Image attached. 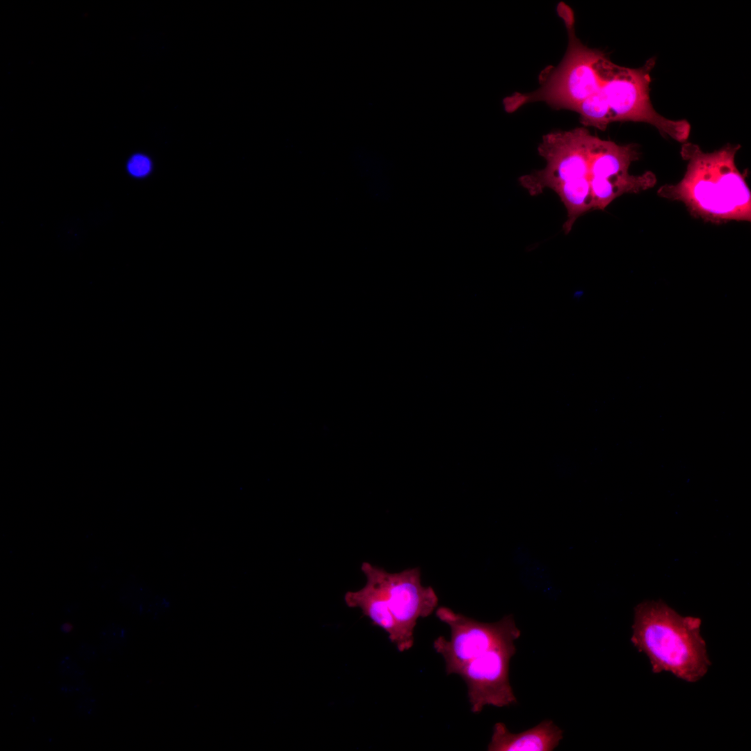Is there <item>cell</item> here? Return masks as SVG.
<instances>
[{
    "mask_svg": "<svg viewBox=\"0 0 751 751\" xmlns=\"http://www.w3.org/2000/svg\"><path fill=\"white\" fill-rule=\"evenodd\" d=\"M741 148L728 143L704 152L695 143H682L680 154L686 161L681 179L665 184L658 195L683 203L694 217L713 223L751 220V192L736 163Z\"/></svg>",
    "mask_w": 751,
    "mask_h": 751,
    "instance_id": "cell-1",
    "label": "cell"
},
{
    "mask_svg": "<svg viewBox=\"0 0 751 751\" xmlns=\"http://www.w3.org/2000/svg\"><path fill=\"white\" fill-rule=\"evenodd\" d=\"M361 570L366 583L345 594L346 604L360 608L373 625L385 631L399 652L410 649L418 619L430 615L438 606L435 591L421 584L419 567L390 573L364 562Z\"/></svg>",
    "mask_w": 751,
    "mask_h": 751,
    "instance_id": "cell-2",
    "label": "cell"
},
{
    "mask_svg": "<svg viewBox=\"0 0 751 751\" xmlns=\"http://www.w3.org/2000/svg\"><path fill=\"white\" fill-rule=\"evenodd\" d=\"M701 623L699 617L682 616L661 600L645 601L634 609L631 641L647 656L654 673L669 672L697 682L711 664Z\"/></svg>",
    "mask_w": 751,
    "mask_h": 751,
    "instance_id": "cell-3",
    "label": "cell"
},
{
    "mask_svg": "<svg viewBox=\"0 0 751 751\" xmlns=\"http://www.w3.org/2000/svg\"><path fill=\"white\" fill-rule=\"evenodd\" d=\"M594 136L584 127L545 134L538 147L545 166L519 179L532 196L546 189L554 191L564 204L570 222L592 209L589 163Z\"/></svg>",
    "mask_w": 751,
    "mask_h": 751,
    "instance_id": "cell-4",
    "label": "cell"
},
{
    "mask_svg": "<svg viewBox=\"0 0 751 751\" xmlns=\"http://www.w3.org/2000/svg\"><path fill=\"white\" fill-rule=\"evenodd\" d=\"M557 11L567 33L565 54L558 65L542 72L538 89L526 93L516 92L505 97L503 106L507 113L538 102H544L555 109L574 111L583 101L600 89L601 81L595 63L604 52L586 46L578 38L574 14L569 6L561 2Z\"/></svg>",
    "mask_w": 751,
    "mask_h": 751,
    "instance_id": "cell-5",
    "label": "cell"
},
{
    "mask_svg": "<svg viewBox=\"0 0 751 751\" xmlns=\"http://www.w3.org/2000/svg\"><path fill=\"white\" fill-rule=\"evenodd\" d=\"M655 58L637 68L620 66L606 54L595 63L601 81L600 90L608 104L612 121L643 122L654 127L665 138L684 143L691 127L686 120H671L659 113L649 97L650 73Z\"/></svg>",
    "mask_w": 751,
    "mask_h": 751,
    "instance_id": "cell-6",
    "label": "cell"
},
{
    "mask_svg": "<svg viewBox=\"0 0 751 751\" xmlns=\"http://www.w3.org/2000/svg\"><path fill=\"white\" fill-rule=\"evenodd\" d=\"M640 155L636 143L619 145L594 136L590 156L589 182L593 210H604L624 194L639 193L654 187L652 171L631 175L629 168Z\"/></svg>",
    "mask_w": 751,
    "mask_h": 751,
    "instance_id": "cell-7",
    "label": "cell"
},
{
    "mask_svg": "<svg viewBox=\"0 0 751 751\" xmlns=\"http://www.w3.org/2000/svg\"><path fill=\"white\" fill-rule=\"evenodd\" d=\"M435 615L451 630L449 640L440 636L433 642L435 650L444 660L447 675L457 674L467 663L487 650L515 642L521 634L512 615L492 623L479 622L446 606H439Z\"/></svg>",
    "mask_w": 751,
    "mask_h": 751,
    "instance_id": "cell-8",
    "label": "cell"
},
{
    "mask_svg": "<svg viewBox=\"0 0 751 751\" xmlns=\"http://www.w3.org/2000/svg\"><path fill=\"white\" fill-rule=\"evenodd\" d=\"M514 643L487 650L458 672L467 684L473 713H480L487 705L503 707L517 702L508 677L510 660L516 652Z\"/></svg>",
    "mask_w": 751,
    "mask_h": 751,
    "instance_id": "cell-9",
    "label": "cell"
},
{
    "mask_svg": "<svg viewBox=\"0 0 751 751\" xmlns=\"http://www.w3.org/2000/svg\"><path fill=\"white\" fill-rule=\"evenodd\" d=\"M563 738V732L552 720H544L519 733L510 732L503 722L493 727L489 751H551Z\"/></svg>",
    "mask_w": 751,
    "mask_h": 751,
    "instance_id": "cell-10",
    "label": "cell"
},
{
    "mask_svg": "<svg viewBox=\"0 0 751 751\" xmlns=\"http://www.w3.org/2000/svg\"><path fill=\"white\" fill-rule=\"evenodd\" d=\"M574 111L579 115L584 127H592L605 131L613 122L608 104L600 89L583 101Z\"/></svg>",
    "mask_w": 751,
    "mask_h": 751,
    "instance_id": "cell-11",
    "label": "cell"
},
{
    "mask_svg": "<svg viewBox=\"0 0 751 751\" xmlns=\"http://www.w3.org/2000/svg\"><path fill=\"white\" fill-rule=\"evenodd\" d=\"M129 172L136 177H142L147 175L151 168V163L148 158L141 154L134 155L128 163Z\"/></svg>",
    "mask_w": 751,
    "mask_h": 751,
    "instance_id": "cell-12",
    "label": "cell"
},
{
    "mask_svg": "<svg viewBox=\"0 0 751 751\" xmlns=\"http://www.w3.org/2000/svg\"><path fill=\"white\" fill-rule=\"evenodd\" d=\"M60 671L66 676L74 679L80 677L83 672V670L71 659H63L60 663Z\"/></svg>",
    "mask_w": 751,
    "mask_h": 751,
    "instance_id": "cell-13",
    "label": "cell"
},
{
    "mask_svg": "<svg viewBox=\"0 0 751 751\" xmlns=\"http://www.w3.org/2000/svg\"><path fill=\"white\" fill-rule=\"evenodd\" d=\"M79 656L85 659L86 661H92L97 656L95 650L89 645H82L79 647Z\"/></svg>",
    "mask_w": 751,
    "mask_h": 751,
    "instance_id": "cell-14",
    "label": "cell"
},
{
    "mask_svg": "<svg viewBox=\"0 0 751 751\" xmlns=\"http://www.w3.org/2000/svg\"><path fill=\"white\" fill-rule=\"evenodd\" d=\"M95 702L91 699L86 698L79 704V711L81 714L91 715L95 709Z\"/></svg>",
    "mask_w": 751,
    "mask_h": 751,
    "instance_id": "cell-15",
    "label": "cell"
},
{
    "mask_svg": "<svg viewBox=\"0 0 751 751\" xmlns=\"http://www.w3.org/2000/svg\"><path fill=\"white\" fill-rule=\"evenodd\" d=\"M61 629L64 632H70L72 629V625L70 623H65L62 625Z\"/></svg>",
    "mask_w": 751,
    "mask_h": 751,
    "instance_id": "cell-16",
    "label": "cell"
},
{
    "mask_svg": "<svg viewBox=\"0 0 751 751\" xmlns=\"http://www.w3.org/2000/svg\"><path fill=\"white\" fill-rule=\"evenodd\" d=\"M583 294V292L581 290L577 291L574 292V298H580L582 296Z\"/></svg>",
    "mask_w": 751,
    "mask_h": 751,
    "instance_id": "cell-17",
    "label": "cell"
}]
</instances>
